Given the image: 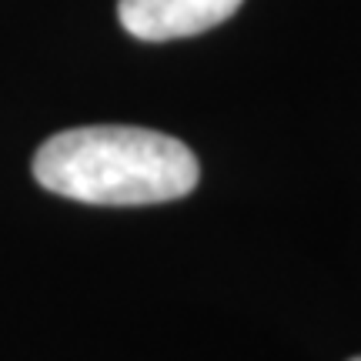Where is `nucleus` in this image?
I'll list each match as a JSON object with an SVG mask.
<instances>
[{
    "label": "nucleus",
    "instance_id": "1",
    "mask_svg": "<svg viewBox=\"0 0 361 361\" xmlns=\"http://www.w3.org/2000/svg\"><path fill=\"white\" fill-rule=\"evenodd\" d=\"M34 178L71 201L134 207L191 194L201 168L178 137L128 124H94L47 137L34 154Z\"/></svg>",
    "mask_w": 361,
    "mask_h": 361
},
{
    "label": "nucleus",
    "instance_id": "2",
    "mask_svg": "<svg viewBox=\"0 0 361 361\" xmlns=\"http://www.w3.org/2000/svg\"><path fill=\"white\" fill-rule=\"evenodd\" d=\"M245 0H117L121 27L137 40H178L224 24Z\"/></svg>",
    "mask_w": 361,
    "mask_h": 361
},
{
    "label": "nucleus",
    "instance_id": "3",
    "mask_svg": "<svg viewBox=\"0 0 361 361\" xmlns=\"http://www.w3.org/2000/svg\"><path fill=\"white\" fill-rule=\"evenodd\" d=\"M351 361H361V358H351Z\"/></svg>",
    "mask_w": 361,
    "mask_h": 361
}]
</instances>
